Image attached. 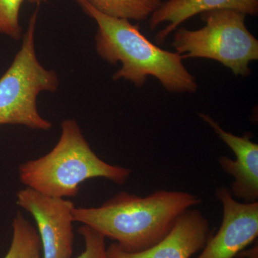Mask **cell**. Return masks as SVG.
Instances as JSON below:
<instances>
[{"instance_id":"cell-1","label":"cell","mask_w":258,"mask_h":258,"mask_svg":"<svg viewBox=\"0 0 258 258\" xmlns=\"http://www.w3.org/2000/svg\"><path fill=\"white\" fill-rule=\"evenodd\" d=\"M202 202L185 191L157 190L145 198L121 191L97 208L75 207L73 215L123 250L138 252L162 240L181 213Z\"/></svg>"},{"instance_id":"cell-2","label":"cell","mask_w":258,"mask_h":258,"mask_svg":"<svg viewBox=\"0 0 258 258\" xmlns=\"http://www.w3.org/2000/svg\"><path fill=\"white\" fill-rule=\"evenodd\" d=\"M74 1L96 22L95 41L98 55L108 63L122 64L113 74V81L123 79L142 87L149 76H154L169 92H196V79L185 68L181 55L163 50L149 41L140 31L139 24L103 14L87 0Z\"/></svg>"},{"instance_id":"cell-3","label":"cell","mask_w":258,"mask_h":258,"mask_svg":"<svg viewBox=\"0 0 258 258\" xmlns=\"http://www.w3.org/2000/svg\"><path fill=\"white\" fill-rule=\"evenodd\" d=\"M132 170L111 165L97 156L74 119L61 123V135L55 147L45 155L25 161L18 175L26 187L53 198H75L88 179L103 178L124 184Z\"/></svg>"},{"instance_id":"cell-4","label":"cell","mask_w":258,"mask_h":258,"mask_svg":"<svg viewBox=\"0 0 258 258\" xmlns=\"http://www.w3.org/2000/svg\"><path fill=\"white\" fill-rule=\"evenodd\" d=\"M38 8L29 21L21 48L0 78V125H21L34 130L48 131L51 122L42 118L37 108V96L43 91L55 92L57 73L44 68L37 59L35 32Z\"/></svg>"},{"instance_id":"cell-5","label":"cell","mask_w":258,"mask_h":258,"mask_svg":"<svg viewBox=\"0 0 258 258\" xmlns=\"http://www.w3.org/2000/svg\"><path fill=\"white\" fill-rule=\"evenodd\" d=\"M200 17L203 28L176 29L173 41L176 52L183 59L217 60L235 76H249V62L258 59V41L246 27V15L236 10H215Z\"/></svg>"},{"instance_id":"cell-6","label":"cell","mask_w":258,"mask_h":258,"mask_svg":"<svg viewBox=\"0 0 258 258\" xmlns=\"http://www.w3.org/2000/svg\"><path fill=\"white\" fill-rule=\"evenodd\" d=\"M17 205L36 222L42 258H71L74 250L75 205L26 187L17 192Z\"/></svg>"},{"instance_id":"cell-7","label":"cell","mask_w":258,"mask_h":258,"mask_svg":"<svg viewBox=\"0 0 258 258\" xmlns=\"http://www.w3.org/2000/svg\"><path fill=\"white\" fill-rule=\"evenodd\" d=\"M215 194L223 208L221 226L198 258H235L257 237L258 202L236 201L223 186L217 188Z\"/></svg>"},{"instance_id":"cell-8","label":"cell","mask_w":258,"mask_h":258,"mask_svg":"<svg viewBox=\"0 0 258 258\" xmlns=\"http://www.w3.org/2000/svg\"><path fill=\"white\" fill-rule=\"evenodd\" d=\"M212 235L210 222L198 209L189 208L178 217L169 233L157 244L138 252H129L113 242L108 258H190L203 250Z\"/></svg>"},{"instance_id":"cell-9","label":"cell","mask_w":258,"mask_h":258,"mask_svg":"<svg viewBox=\"0 0 258 258\" xmlns=\"http://www.w3.org/2000/svg\"><path fill=\"white\" fill-rule=\"evenodd\" d=\"M200 116L235 154V160L221 156L217 161L226 174L234 177L230 190L232 196L244 200V203L258 202V145L251 141L249 134L237 137L225 132L210 115Z\"/></svg>"},{"instance_id":"cell-10","label":"cell","mask_w":258,"mask_h":258,"mask_svg":"<svg viewBox=\"0 0 258 258\" xmlns=\"http://www.w3.org/2000/svg\"><path fill=\"white\" fill-rule=\"evenodd\" d=\"M215 10H236L245 15L256 16L258 0H167L162 2L151 15L149 27L154 30L163 23H169L156 36L157 43L161 44L186 20L204 12Z\"/></svg>"},{"instance_id":"cell-11","label":"cell","mask_w":258,"mask_h":258,"mask_svg":"<svg viewBox=\"0 0 258 258\" xmlns=\"http://www.w3.org/2000/svg\"><path fill=\"white\" fill-rule=\"evenodd\" d=\"M12 227L13 238L4 258H42V245L38 232L21 212H17Z\"/></svg>"},{"instance_id":"cell-12","label":"cell","mask_w":258,"mask_h":258,"mask_svg":"<svg viewBox=\"0 0 258 258\" xmlns=\"http://www.w3.org/2000/svg\"><path fill=\"white\" fill-rule=\"evenodd\" d=\"M103 14L113 18L144 21L150 18L162 0H87Z\"/></svg>"},{"instance_id":"cell-13","label":"cell","mask_w":258,"mask_h":258,"mask_svg":"<svg viewBox=\"0 0 258 258\" xmlns=\"http://www.w3.org/2000/svg\"><path fill=\"white\" fill-rule=\"evenodd\" d=\"M46 0H0V33L15 40H20L23 28L20 12L25 2L40 5Z\"/></svg>"},{"instance_id":"cell-14","label":"cell","mask_w":258,"mask_h":258,"mask_svg":"<svg viewBox=\"0 0 258 258\" xmlns=\"http://www.w3.org/2000/svg\"><path fill=\"white\" fill-rule=\"evenodd\" d=\"M79 232L84 239L85 250L76 258H108L104 236L84 225L79 227Z\"/></svg>"},{"instance_id":"cell-15","label":"cell","mask_w":258,"mask_h":258,"mask_svg":"<svg viewBox=\"0 0 258 258\" xmlns=\"http://www.w3.org/2000/svg\"><path fill=\"white\" fill-rule=\"evenodd\" d=\"M239 254V257H236L235 258H258L257 257V247L247 250V252H241Z\"/></svg>"}]
</instances>
